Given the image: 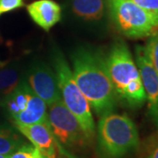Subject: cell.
<instances>
[{
  "label": "cell",
  "instance_id": "obj_16",
  "mask_svg": "<svg viewBox=\"0 0 158 158\" xmlns=\"http://www.w3.org/2000/svg\"><path fill=\"white\" fill-rule=\"evenodd\" d=\"M143 53L151 63L154 69L158 75V31L150 36L145 47H142Z\"/></svg>",
  "mask_w": 158,
  "mask_h": 158
},
{
  "label": "cell",
  "instance_id": "obj_7",
  "mask_svg": "<svg viewBox=\"0 0 158 158\" xmlns=\"http://www.w3.org/2000/svg\"><path fill=\"white\" fill-rule=\"evenodd\" d=\"M27 82L32 91L50 106L57 100L62 99L56 72L48 65L37 63L30 69Z\"/></svg>",
  "mask_w": 158,
  "mask_h": 158
},
{
  "label": "cell",
  "instance_id": "obj_10",
  "mask_svg": "<svg viewBox=\"0 0 158 158\" xmlns=\"http://www.w3.org/2000/svg\"><path fill=\"white\" fill-rule=\"evenodd\" d=\"M31 19L39 27L48 31L61 20V6L53 0H37L27 6Z\"/></svg>",
  "mask_w": 158,
  "mask_h": 158
},
{
  "label": "cell",
  "instance_id": "obj_4",
  "mask_svg": "<svg viewBox=\"0 0 158 158\" xmlns=\"http://www.w3.org/2000/svg\"><path fill=\"white\" fill-rule=\"evenodd\" d=\"M54 66L62 102L77 118L90 142L95 135V124L90 104L77 85L67 61L59 53L55 56Z\"/></svg>",
  "mask_w": 158,
  "mask_h": 158
},
{
  "label": "cell",
  "instance_id": "obj_12",
  "mask_svg": "<svg viewBox=\"0 0 158 158\" xmlns=\"http://www.w3.org/2000/svg\"><path fill=\"white\" fill-rule=\"evenodd\" d=\"M33 94L34 92L28 84L20 82L11 93L6 96L5 106L12 118L26 109L28 100Z\"/></svg>",
  "mask_w": 158,
  "mask_h": 158
},
{
  "label": "cell",
  "instance_id": "obj_2",
  "mask_svg": "<svg viewBox=\"0 0 158 158\" xmlns=\"http://www.w3.org/2000/svg\"><path fill=\"white\" fill-rule=\"evenodd\" d=\"M105 62L117 96L131 107L141 106L146 101V93L140 71L126 43L116 42Z\"/></svg>",
  "mask_w": 158,
  "mask_h": 158
},
{
  "label": "cell",
  "instance_id": "obj_5",
  "mask_svg": "<svg viewBox=\"0 0 158 158\" xmlns=\"http://www.w3.org/2000/svg\"><path fill=\"white\" fill-rule=\"evenodd\" d=\"M113 24L120 34L139 39L158 31L157 20L132 0H107Z\"/></svg>",
  "mask_w": 158,
  "mask_h": 158
},
{
  "label": "cell",
  "instance_id": "obj_9",
  "mask_svg": "<svg viewBox=\"0 0 158 158\" xmlns=\"http://www.w3.org/2000/svg\"><path fill=\"white\" fill-rule=\"evenodd\" d=\"M17 129L32 142L34 148L47 158H56V139L52 133L49 122L24 125L15 124Z\"/></svg>",
  "mask_w": 158,
  "mask_h": 158
},
{
  "label": "cell",
  "instance_id": "obj_17",
  "mask_svg": "<svg viewBox=\"0 0 158 158\" xmlns=\"http://www.w3.org/2000/svg\"><path fill=\"white\" fill-rule=\"evenodd\" d=\"M138 6L152 15L158 22V0H132Z\"/></svg>",
  "mask_w": 158,
  "mask_h": 158
},
{
  "label": "cell",
  "instance_id": "obj_19",
  "mask_svg": "<svg viewBox=\"0 0 158 158\" xmlns=\"http://www.w3.org/2000/svg\"><path fill=\"white\" fill-rule=\"evenodd\" d=\"M23 5V0H0V15L19 8Z\"/></svg>",
  "mask_w": 158,
  "mask_h": 158
},
{
  "label": "cell",
  "instance_id": "obj_22",
  "mask_svg": "<svg viewBox=\"0 0 158 158\" xmlns=\"http://www.w3.org/2000/svg\"><path fill=\"white\" fill-rule=\"evenodd\" d=\"M0 158H9V156H7V155H1L0 154Z\"/></svg>",
  "mask_w": 158,
  "mask_h": 158
},
{
  "label": "cell",
  "instance_id": "obj_20",
  "mask_svg": "<svg viewBox=\"0 0 158 158\" xmlns=\"http://www.w3.org/2000/svg\"><path fill=\"white\" fill-rule=\"evenodd\" d=\"M146 158H158V142Z\"/></svg>",
  "mask_w": 158,
  "mask_h": 158
},
{
  "label": "cell",
  "instance_id": "obj_18",
  "mask_svg": "<svg viewBox=\"0 0 158 158\" xmlns=\"http://www.w3.org/2000/svg\"><path fill=\"white\" fill-rule=\"evenodd\" d=\"M34 147L29 144L24 143L20 147L11 153L9 156V158H32V154Z\"/></svg>",
  "mask_w": 158,
  "mask_h": 158
},
{
  "label": "cell",
  "instance_id": "obj_11",
  "mask_svg": "<svg viewBox=\"0 0 158 158\" xmlns=\"http://www.w3.org/2000/svg\"><path fill=\"white\" fill-rule=\"evenodd\" d=\"M15 124L31 125L48 121L47 104L40 98L33 94L28 100L27 107L14 118Z\"/></svg>",
  "mask_w": 158,
  "mask_h": 158
},
{
  "label": "cell",
  "instance_id": "obj_13",
  "mask_svg": "<svg viewBox=\"0 0 158 158\" xmlns=\"http://www.w3.org/2000/svg\"><path fill=\"white\" fill-rule=\"evenodd\" d=\"M75 15L85 20H99L105 12L104 0H71Z\"/></svg>",
  "mask_w": 158,
  "mask_h": 158
},
{
  "label": "cell",
  "instance_id": "obj_14",
  "mask_svg": "<svg viewBox=\"0 0 158 158\" xmlns=\"http://www.w3.org/2000/svg\"><path fill=\"white\" fill-rule=\"evenodd\" d=\"M24 144L22 138L13 128L0 126V154L10 156Z\"/></svg>",
  "mask_w": 158,
  "mask_h": 158
},
{
  "label": "cell",
  "instance_id": "obj_8",
  "mask_svg": "<svg viewBox=\"0 0 158 158\" xmlns=\"http://www.w3.org/2000/svg\"><path fill=\"white\" fill-rule=\"evenodd\" d=\"M135 54L136 65L146 93L148 113L154 125L158 127V75L145 56L142 47H136Z\"/></svg>",
  "mask_w": 158,
  "mask_h": 158
},
{
  "label": "cell",
  "instance_id": "obj_21",
  "mask_svg": "<svg viewBox=\"0 0 158 158\" xmlns=\"http://www.w3.org/2000/svg\"><path fill=\"white\" fill-rule=\"evenodd\" d=\"M32 158H47L45 156H43L41 153L40 152L39 150L34 148V150H33V154H32Z\"/></svg>",
  "mask_w": 158,
  "mask_h": 158
},
{
  "label": "cell",
  "instance_id": "obj_1",
  "mask_svg": "<svg viewBox=\"0 0 158 158\" xmlns=\"http://www.w3.org/2000/svg\"><path fill=\"white\" fill-rule=\"evenodd\" d=\"M73 77L82 93L98 115L113 110L117 94L105 60L92 51L79 48L72 55Z\"/></svg>",
  "mask_w": 158,
  "mask_h": 158
},
{
  "label": "cell",
  "instance_id": "obj_6",
  "mask_svg": "<svg viewBox=\"0 0 158 158\" xmlns=\"http://www.w3.org/2000/svg\"><path fill=\"white\" fill-rule=\"evenodd\" d=\"M48 118L55 138L68 148H82L90 142L77 118L62 99L49 106Z\"/></svg>",
  "mask_w": 158,
  "mask_h": 158
},
{
  "label": "cell",
  "instance_id": "obj_3",
  "mask_svg": "<svg viewBox=\"0 0 158 158\" xmlns=\"http://www.w3.org/2000/svg\"><path fill=\"white\" fill-rule=\"evenodd\" d=\"M98 141L107 158H122L139 146V133L134 121L124 114L105 113L98 126Z\"/></svg>",
  "mask_w": 158,
  "mask_h": 158
},
{
  "label": "cell",
  "instance_id": "obj_15",
  "mask_svg": "<svg viewBox=\"0 0 158 158\" xmlns=\"http://www.w3.org/2000/svg\"><path fill=\"white\" fill-rule=\"evenodd\" d=\"M19 73L15 68L6 67L0 69V95L7 96L14 90L19 82Z\"/></svg>",
  "mask_w": 158,
  "mask_h": 158
}]
</instances>
